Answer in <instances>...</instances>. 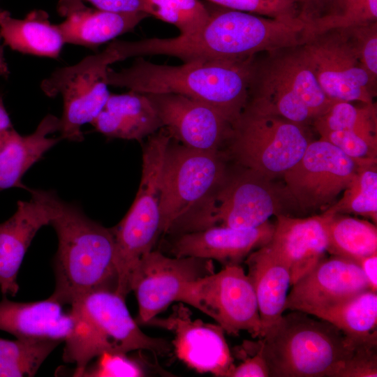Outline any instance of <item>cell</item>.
<instances>
[{
  "label": "cell",
  "mask_w": 377,
  "mask_h": 377,
  "mask_svg": "<svg viewBox=\"0 0 377 377\" xmlns=\"http://www.w3.org/2000/svg\"><path fill=\"white\" fill-rule=\"evenodd\" d=\"M253 57L169 66L138 57L128 68H108L106 82L142 94L182 95L212 107L232 124L247 103Z\"/></svg>",
  "instance_id": "1"
},
{
  "label": "cell",
  "mask_w": 377,
  "mask_h": 377,
  "mask_svg": "<svg viewBox=\"0 0 377 377\" xmlns=\"http://www.w3.org/2000/svg\"><path fill=\"white\" fill-rule=\"evenodd\" d=\"M58 247L54 260L56 285L50 297L62 305L98 289L117 290L116 245L112 228L88 217L80 206L61 199L51 221Z\"/></svg>",
  "instance_id": "2"
},
{
  "label": "cell",
  "mask_w": 377,
  "mask_h": 377,
  "mask_svg": "<svg viewBox=\"0 0 377 377\" xmlns=\"http://www.w3.org/2000/svg\"><path fill=\"white\" fill-rule=\"evenodd\" d=\"M269 377H342L357 345L330 323L291 311L260 339Z\"/></svg>",
  "instance_id": "3"
},
{
  "label": "cell",
  "mask_w": 377,
  "mask_h": 377,
  "mask_svg": "<svg viewBox=\"0 0 377 377\" xmlns=\"http://www.w3.org/2000/svg\"><path fill=\"white\" fill-rule=\"evenodd\" d=\"M73 327L65 339L63 360L75 364V376H82L89 363L104 353L148 350L166 353L165 339L145 334L131 316L125 298L115 290L98 289L71 304Z\"/></svg>",
  "instance_id": "4"
},
{
  "label": "cell",
  "mask_w": 377,
  "mask_h": 377,
  "mask_svg": "<svg viewBox=\"0 0 377 377\" xmlns=\"http://www.w3.org/2000/svg\"><path fill=\"white\" fill-rule=\"evenodd\" d=\"M254 56L246 106L267 111L302 125L334 102L322 90L302 45Z\"/></svg>",
  "instance_id": "5"
},
{
  "label": "cell",
  "mask_w": 377,
  "mask_h": 377,
  "mask_svg": "<svg viewBox=\"0 0 377 377\" xmlns=\"http://www.w3.org/2000/svg\"><path fill=\"white\" fill-rule=\"evenodd\" d=\"M171 138L164 128L149 135L142 150L140 184L122 220L112 228L116 245L118 283L124 298L130 292L128 279L140 258L153 250L163 235L160 201L165 156Z\"/></svg>",
  "instance_id": "6"
},
{
  "label": "cell",
  "mask_w": 377,
  "mask_h": 377,
  "mask_svg": "<svg viewBox=\"0 0 377 377\" xmlns=\"http://www.w3.org/2000/svg\"><path fill=\"white\" fill-rule=\"evenodd\" d=\"M241 167V166H240ZM272 179L241 167L224 179L177 224L173 233L200 231L215 226L251 228L281 213L279 194Z\"/></svg>",
  "instance_id": "7"
},
{
  "label": "cell",
  "mask_w": 377,
  "mask_h": 377,
  "mask_svg": "<svg viewBox=\"0 0 377 377\" xmlns=\"http://www.w3.org/2000/svg\"><path fill=\"white\" fill-rule=\"evenodd\" d=\"M302 126L246 106L232 124L223 152L239 166L272 179L283 175L303 156L309 142Z\"/></svg>",
  "instance_id": "8"
},
{
  "label": "cell",
  "mask_w": 377,
  "mask_h": 377,
  "mask_svg": "<svg viewBox=\"0 0 377 377\" xmlns=\"http://www.w3.org/2000/svg\"><path fill=\"white\" fill-rule=\"evenodd\" d=\"M119 61L121 59L118 52L110 43L99 53L54 70L41 82L40 89L46 96L62 97L59 130L61 139L83 140L82 127L93 121L110 94L106 82L109 66Z\"/></svg>",
  "instance_id": "9"
},
{
  "label": "cell",
  "mask_w": 377,
  "mask_h": 377,
  "mask_svg": "<svg viewBox=\"0 0 377 377\" xmlns=\"http://www.w3.org/2000/svg\"><path fill=\"white\" fill-rule=\"evenodd\" d=\"M227 158L223 151L196 150L171 139L161 181L163 235L171 234L180 221L224 179Z\"/></svg>",
  "instance_id": "10"
},
{
  "label": "cell",
  "mask_w": 377,
  "mask_h": 377,
  "mask_svg": "<svg viewBox=\"0 0 377 377\" xmlns=\"http://www.w3.org/2000/svg\"><path fill=\"white\" fill-rule=\"evenodd\" d=\"M179 302L212 317L229 334L246 331L253 338L262 337L255 291L240 265L226 266L217 273L190 282Z\"/></svg>",
  "instance_id": "11"
},
{
  "label": "cell",
  "mask_w": 377,
  "mask_h": 377,
  "mask_svg": "<svg viewBox=\"0 0 377 377\" xmlns=\"http://www.w3.org/2000/svg\"><path fill=\"white\" fill-rule=\"evenodd\" d=\"M325 94L333 101L374 104L376 83L362 66L343 29L316 36L302 45Z\"/></svg>",
  "instance_id": "12"
},
{
  "label": "cell",
  "mask_w": 377,
  "mask_h": 377,
  "mask_svg": "<svg viewBox=\"0 0 377 377\" xmlns=\"http://www.w3.org/2000/svg\"><path fill=\"white\" fill-rule=\"evenodd\" d=\"M214 272L213 260L198 257L170 258L152 250L142 256L132 269L128 279L138 304V322L145 324L179 302L191 281Z\"/></svg>",
  "instance_id": "13"
},
{
  "label": "cell",
  "mask_w": 377,
  "mask_h": 377,
  "mask_svg": "<svg viewBox=\"0 0 377 377\" xmlns=\"http://www.w3.org/2000/svg\"><path fill=\"white\" fill-rule=\"evenodd\" d=\"M357 163L332 144L309 142L303 156L283 174L287 192L304 209H323L349 185Z\"/></svg>",
  "instance_id": "14"
},
{
  "label": "cell",
  "mask_w": 377,
  "mask_h": 377,
  "mask_svg": "<svg viewBox=\"0 0 377 377\" xmlns=\"http://www.w3.org/2000/svg\"><path fill=\"white\" fill-rule=\"evenodd\" d=\"M145 94L172 140L196 150L223 151L232 124L216 110L179 94Z\"/></svg>",
  "instance_id": "15"
},
{
  "label": "cell",
  "mask_w": 377,
  "mask_h": 377,
  "mask_svg": "<svg viewBox=\"0 0 377 377\" xmlns=\"http://www.w3.org/2000/svg\"><path fill=\"white\" fill-rule=\"evenodd\" d=\"M370 289L360 266L348 258H325L291 286L285 311H302L316 318L330 309Z\"/></svg>",
  "instance_id": "16"
},
{
  "label": "cell",
  "mask_w": 377,
  "mask_h": 377,
  "mask_svg": "<svg viewBox=\"0 0 377 377\" xmlns=\"http://www.w3.org/2000/svg\"><path fill=\"white\" fill-rule=\"evenodd\" d=\"M29 200L17 202L15 212L0 223V290L15 296L19 290L17 274L34 237L50 225L59 212L61 198L52 190H28Z\"/></svg>",
  "instance_id": "17"
},
{
  "label": "cell",
  "mask_w": 377,
  "mask_h": 377,
  "mask_svg": "<svg viewBox=\"0 0 377 377\" xmlns=\"http://www.w3.org/2000/svg\"><path fill=\"white\" fill-rule=\"evenodd\" d=\"M191 311L182 302L174 306L167 318L154 317L146 325L158 326L172 332L177 356L198 372H209L217 376H229L234 367L233 358L219 325L193 320Z\"/></svg>",
  "instance_id": "18"
},
{
  "label": "cell",
  "mask_w": 377,
  "mask_h": 377,
  "mask_svg": "<svg viewBox=\"0 0 377 377\" xmlns=\"http://www.w3.org/2000/svg\"><path fill=\"white\" fill-rule=\"evenodd\" d=\"M275 224L267 221L251 228L215 226L179 235L170 246L175 257L215 260L224 267L240 265L253 251L270 241Z\"/></svg>",
  "instance_id": "19"
},
{
  "label": "cell",
  "mask_w": 377,
  "mask_h": 377,
  "mask_svg": "<svg viewBox=\"0 0 377 377\" xmlns=\"http://www.w3.org/2000/svg\"><path fill=\"white\" fill-rule=\"evenodd\" d=\"M276 216L274 231L267 245L288 266L293 285L325 258L329 214Z\"/></svg>",
  "instance_id": "20"
},
{
  "label": "cell",
  "mask_w": 377,
  "mask_h": 377,
  "mask_svg": "<svg viewBox=\"0 0 377 377\" xmlns=\"http://www.w3.org/2000/svg\"><path fill=\"white\" fill-rule=\"evenodd\" d=\"M64 17L58 24L65 43L94 49L131 31L149 15L144 12L120 13L86 6L82 0H59Z\"/></svg>",
  "instance_id": "21"
},
{
  "label": "cell",
  "mask_w": 377,
  "mask_h": 377,
  "mask_svg": "<svg viewBox=\"0 0 377 377\" xmlns=\"http://www.w3.org/2000/svg\"><path fill=\"white\" fill-rule=\"evenodd\" d=\"M244 261L257 300L263 338L285 311L292 286L290 273L288 266L267 244L251 252Z\"/></svg>",
  "instance_id": "22"
},
{
  "label": "cell",
  "mask_w": 377,
  "mask_h": 377,
  "mask_svg": "<svg viewBox=\"0 0 377 377\" xmlns=\"http://www.w3.org/2000/svg\"><path fill=\"white\" fill-rule=\"evenodd\" d=\"M62 304L49 297L31 302H17L6 295L0 301V330L16 338H50L64 341L73 320Z\"/></svg>",
  "instance_id": "23"
},
{
  "label": "cell",
  "mask_w": 377,
  "mask_h": 377,
  "mask_svg": "<svg viewBox=\"0 0 377 377\" xmlns=\"http://www.w3.org/2000/svg\"><path fill=\"white\" fill-rule=\"evenodd\" d=\"M59 130V118L47 114L31 134L22 135L15 130L0 149V191L13 187L29 190L22 182L26 172L53 146L61 137L51 135Z\"/></svg>",
  "instance_id": "24"
},
{
  "label": "cell",
  "mask_w": 377,
  "mask_h": 377,
  "mask_svg": "<svg viewBox=\"0 0 377 377\" xmlns=\"http://www.w3.org/2000/svg\"><path fill=\"white\" fill-rule=\"evenodd\" d=\"M0 38L16 52L54 59L66 44L58 24L52 23L48 13L40 9L17 18L0 8Z\"/></svg>",
  "instance_id": "25"
},
{
  "label": "cell",
  "mask_w": 377,
  "mask_h": 377,
  "mask_svg": "<svg viewBox=\"0 0 377 377\" xmlns=\"http://www.w3.org/2000/svg\"><path fill=\"white\" fill-rule=\"evenodd\" d=\"M355 344H377V292L365 290L321 313Z\"/></svg>",
  "instance_id": "26"
},
{
  "label": "cell",
  "mask_w": 377,
  "mask_h": 377,
  "mask_svg": "<svg viewBox=\"0 0 377 377\" xmlns=\"http://www.w3.org/2000/svg\"><path fill=\"white\" fill-rule=\"evenodd\" d=\"M328 214L327 252L332 256L357 263L362 258L377 253L376 224L343 214Z\"/></svg>",
  "instance_id": "27"
},
{
  "label": "cell",
  "mask_w": 377,
  "mask_h": 377,
  "mask_svg": "<svg viewBox=\"0 0 377 377\" xmlns=\"http://www.w3.org/2000/svg\"><path fill=\"white\" fill-rule=\"evenodd\" d=\"M61 340L50 338H0V377L34 376Z\"/></svg>",
  "instance_id": "28"
},
{
  "label": "cell",
  "mask_w": 377,
  "mask_h": 377,
  "mask_svg": "<svg viewBox=\"0 0 377 377\" xmlns=\"http://www.w3.org/2000/svg\"><path fill=\"white\" fill-rule=\"evenodd\" d=\"M103 109L114 114L135 140H141L162 128L157 112L145 94L131 90L126 94H110Z\"/></svg>",
  "instance_id": "29"
},
{
  "label": "cell",
  "mask_w": 377,
  "mask_h": 377,
  "mask_svg": "<svg viewBox=\"0 0 377 377\" xmlns=\"http://www.w3.org/2000/svg\"><path fill=\"white\" fill-rule=\"evenodd\" d=\"M327 214H354L377 222L376 163L359 165L339 200L328 207Z\"/></svg>",
  "instance_id": "30"
},
{
  "label": "cell",
  "mask_w": 377,
  "mask_h": 377,
  "mask_svg": "<svg viewBox=\"0 0 377 377\" xmlns=\"http://www.w3.org/2000/svg\"><path fill=\"white\" fill-rule=\"evenodd\" d=\"M376 21L377 0H332L325 13L306 23V39Z\"/></svg>",
  "instance_id": "31"
},
{
  "label": "cell",
  "mask_w": 377,
  "mask_h": 377,
  "mask_svg": "<svg viewBox=\"0 0 377 377\" xmlns=\"http://www.w3.org/2000/svg\"><path fill=\"white\" fill-rule=\"evenodd\" d=\"M316 131H350L377 137L376 104L357 107L347 101H334L327 110L313 120Z\"/></svg>",
  "instance_id": "32"
},
{
  "label": "cell",
  "mask_w": 377,
  "mask_h": 377,
  "mask_svg": "<svg viewBox=\"0 0 377 377\" xmlns=\"http://www.w3.org/2000/svg\"><path fill=\"white\" fill-rule=\"evenodd\" d=\"M145 13L172 24L180 35H190L202 28L209 17V9L199 0H143Z\"/></svg>",
  "instance_id": "33"
},
{
  "label": "cell",
  "mask_w": 377,
  "mask_h": 377,
  "mask_svg": "<svg viewBox=\"0 0 377 377\" xmlns=\"http://www.w3.org/2000/svg\"><path fill=\"white\" fill-rule=\"evenodd\" d=\"M321 140L327 141L354 160L357 164L376 163L377 137L364 135L350 131H317Z\"/></svg>",
  "instance_id": "34"
},
{
  "label": "cell",
  "mask_w": 377,
  "mask_h": 377,
  "mask_svg": "<svg viewBox=\"0 0 377 377\" xmlns=\"http://www.w3.org/2000/svg\"><path fill=\"white\" fill-rule=\"evenodd\" d=\"M216 6L281 20L298 18L296 0H208Z\"/></svg>",
  "instance_id": "35"
},
{
  "label": "cell",
  "mask_w": 377,
  "mask_h": 377,
  "mask_svg": "<svg viewBox=\"0 0 377 377\" xmlns=\"http://www.w3.org/2000/svg\"><path fill=\"white\" fill-rule=\"evenodd\" d=\"M372 81L377 80V21L343 29Z\"/></svg>",
  "instance_id": "36"
},
{
  "label": "cell",
  "mask_w": 377,
  "mask_h": 377,
  "mask_svg": "<svg viewBox=\"0 0 377 377\" xmlns=\"http://www.w3.org/2000/svg\"><path fill=\"white\" fill-rule=\"evenodd\" d=\"M96 364L87 368L82 376L137 377L144 376L140 365L128 357L126 353H110L98 357Z\"/></svg>",
  "instance_id": "37"
},
{
  "label": "cell",
  "mask_w": 377,
  "mask_h": 377,
  "mask_svg": "<svg viewBox=\"0 0 377 377\" xmlns=\"http://www.w3.org/2000/svg\"><path fill=\"white\" fill-rule=\"evenodd\" d=\"M255 354L246 358L237 366H234L230 377H269V369L263 355L260 340L258 342Z\"/></svg>",
  "instance_id": "38"
},
{
  "label": "cell",
  "mask_w": 377,
  "mask_h": 377,
  "mask_svg": "<svg viewBox=\"0 0 377 377\" xmlns=\"http://www.w3.org/2000/svg\"><path fill=\"white\" fill-rule=\"evenodd\" d=\"M96 8L120 13L144 12L143 0H82Z\"/></svg>",
  "instance_id": "39"
},
{
  "label": "cell",
  "mask_w": 377,
  "mask_h": 377,
  "mask_svg": "<svg viewBox=\"0 0 377 377\" xmlns=\"http://www.w3.org/2000/svg\"><path fill=\"white\" fill-rule=\"evenodd\" d=\"M332 0H296L298 16L309 22L322 15L327 10Z\"/></svg>",
  "instance_id": "40"
},
{
  "label": "cell",
  "mask_w": 377,
  "mask_h": 377,
  "mask_svg": "<svg viewBox=\"0 0 377 377\" xmlns=\"http://www.w3.org/2000/svg\"><path fill=\"white\" fill-rule=\"evenodd\" d=\"M370 286L377 292V253L362 258L358 263Z\"/></svg>",
  "instance_id": "41"
},
{
  "label": "cell",
  "mask_w": 377,
  "mask_h": 377,
  "mask_svg": "<svg viewBox=\"0 0 377 377\" xmlns=\"http://www.w3.org/2000/svg\"><path fill=\"white\" fill-rule=\"evenodd\" d=\"M15 131L9 114L0 95V149L3 147L10 135Z\"/></svg>",
  "instance_id": "42"
},
{
  "label": "cell",
  "mask_w": 377,
  "mask_h": 377,
  "mask_svg": "<svg viewBox=\"0 0 377 377\" xmlns=\"http://www.w3.org/2000/svg\"><path fill=\"white\" fill-rule=\"evenodd\" d=\"M10 71L4 57L3 49L0 43V76L8 77Z\"/></svg>",
  "instance_id": "43"
}]
</instances>
